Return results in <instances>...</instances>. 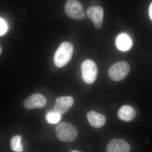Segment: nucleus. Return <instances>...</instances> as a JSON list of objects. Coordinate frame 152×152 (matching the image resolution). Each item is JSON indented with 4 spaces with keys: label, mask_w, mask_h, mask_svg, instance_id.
<instances>
[{
    "label": "nucleus",
    "mask_w": 152,
    "mask_h": 152,
    "mask_svg": "<svg viewBox=\"0 0 152 152\" xmlns=\"http://www.w3.org/2000/svg\"><path fill=\"white\" fill-rule=\"evenodd\" d=\"M74 48L72 44L65 42L60 45L54 56V62L56 66L62 68L69 62L73 53Z\"/></svg>",
    "instance_id": "obj_1"
},
{
    "label": "nucleus",
    "mask_w": 152,
    "mask_h": 152,
    "mask_svg": "<svg viewBox=\"0 0 152 152\" xmlns=\"http://www.w3.org/2000/svg\"><path fill=\"white\" fill-rule=\"evenodd\" d=\"M56 132L59 140L64 142L73 141L78 135L77 128L66 122L59 123L56 127Z\"/></svg>",
    "instance_id": "obj_2"
},
{
    "label": "nucleus",
    "mask_w": 152,
    "mask_h": 152,
    "mask_svg": "<svg viewBox=\"0 0 152 152\" xmlns=\"http://www.w3.org/2000/svg\"><path fill=\"white\" fill-rule=\"evenodd\" d=\"M130 71L129 64L124 61L115 63L108 70L110 77L115 81H120L128 76Z\"/></svg>",
    "instance_id": "obj_3"
},
{
    "label": "nucleus",
    "mask_w": 152,
    "mask_h": 152,
    "mask_svg": "<svg viewBox=\"0 0 152 152\" xmlns=\"http://www.w3.org/2000/svg\"><path fill=\"white\" fill-rule=\"evenodd\" d=\"M82 77L87 84H92L95 81L98 75V68L96 63L91 60L83 61L81 65Z\"/></svg>",
    "instance_id": "obj_4"
},
{
    "label": "nucleus",
    "mask_w": 152,
    "mask_h": 152,
    "mask_svg": "<svg viewBox=\"0 0 152 152\" xmlns=\"http://www.w3.org/2000/svg\"><path fill=\"white\" fill-rule=\"evenodd\" d=\"M65 10L68 16L75 20H83L86 17L83 5L77 0L68 1L65 6Z\"/></svg>",
    "instance_id": "obj_5"
},
{
    "label": "nucleus",
    "mask_w": 152,
    "mask_h": 152,
    "mask_svg": "<svg viewBox=\"0 0 152 152\" xmlns=\"http://www.w3.org/2000/svg\"><path fill=\"white\" fill-rule=\"evenodd\" d=\"M46 103V99L44 96L39 94H35L25 100L23 105L27 110H32L42 108Z\"/></svg>",
    "instance_id": "obj_6"
},
{
    "label": "nucleus",
    "mask_w": 152,
    "mask_h": 152,
    "mask_svg": "<svg viewBox=\"0 0 152 152\" xmlns=\"http://www.w3.org/2000/svg\"><path fill=\"white\" fill-rule=\"evenodd\" d=\"M88 18L91 20L95 27L100 28L102 26L104 18L103 9L99 6H92L86 12Z\"/></svg>",
    "instance_id": "obj_7"
},
{
    "label": "nucleus",
    "mask_w": 152,
    "mask_h": 152,
    "mask_svg": "<svg viewBox=\"0 0 152 152\" xmlns=\"http://www.w3.org/2000/svg\"><path fill=\"white\" fill-rule=\"evenodd\" d=\"M74 102L73 98L71 96L58 97L56 99L54 110L62 115L70 110Z\"/></svg>",
    "instance_id": "obj_8"
},
{
    "label": "nucleus",
    "mask_w": 152,
    "mask_h": 152,
    "mask_svg": "<svg viewBox=\"0 0 152 152\" xmlns=\"http://www.w3.org/2000/svg\"><path fill=\"white\" fill-rule=\"evenodd\" d=\"M131 150L129 144L122 139L112 140L107 147V152H130Z\"/></svg>",
    "instance_id": "obj_9"
},
{
    "label": "nucleus",
    "mask_w": 152,
    "mask_h": 152,
    "mask_svg": "<svg viewBox=\"0 0 152 152\" xmlns=\"http://www.w3.org/2000/svg\"><path fill=\"white\" fill-rule=\"evenodd\" d=\"M87 116L89 122L93 127L97 129L100 128L106 124L105 116L94 111H91L88 113Z\"/></svg>",
    "instance_id": "obj_10"
},
{
    "label": "nucleus",
    "mask_w": 152,
    "mask_h": 152,
    "mask_svg": "<svg viewBox=\"0 0 152 152\" xmlns=\"http://www.w3.org/2000/svg\"><path fill=\"white\" fill-rule=\"evenodd\" d=\"M135 110L133 107L128 105H125L121 107L118 111L119 118L124 121L129 122L134 119L136 116Z\"/></svg>",
    "instance_id": "obj_11"
},
{
    "label": "nucleus",
    "mask_w": 152,
    "mask_h": 152,
    "mask_svg": "<svg viewBox=\"0 0 152 152\" xmlns=\"http://www.w3.org/2000/svg\"><path fill=\"white\" fill-rule=\"evenodd\" d=\"M116 43L117 48L120 50L126 51L132 48V39L127 34H120L117 38Z\"/></svg>",
    "instance_id": "obj_12"
},
{
    "label": "nucleus",
    "mask_w": 152,
    "mask_h": 152,
    "mask_svg": "<svg viewBox=\"0 0 152 152\" xmlns=\"http://www.w3.org/2000/svg\"><path fill=\"white\" fill-rule=\"evenodd\" d=\"M22 137L20 135L13 136L11 140V148L15 152H23V148L21 144Z\"/></svg>",
    "instance_id": "obj_13"
},
{
    "label": "nucleus",
    "mask_w": 152,
    "mask_h": 152,
    "mask_svg": "<svg viewBox=\"0 0 152 152\" xmlns=\"http://www.w3.org/2000/svg\"><path fill=\"white\" fill-rule=\"evenodd\" d=\"M61 118V115L54 110L48 112L46 115L47 121L50 124H56L59 123Z\"/></svg>",
    "instance_id": "obj_14"
},
{
    "label": "nucleus",
    "mask_w": 152,
    "mask_h": 152,
    "mask_svg": "<svg viewBox=\"0 0 152 152\" xmlns=\"http://www.w3.org/2000/svg\"><path fill=\"white\" fill-rule=\"evenodd\" d=\"M7 30V23L3 19L0 18V36L4 34Z\"/></svg>",
    "instance_id": "obj_15"
},
{
    "label": "nucleus",
    "mask_w": 152,
    "mask_h": 152,
    "mask_svg": "<svg viewBox=\"0 0 152 152\" xmlns=\"http://www.w3.org/2000/svg\"><path fill=\"white\" fill-rule=\"evenodd\" d=\"M149 15L151 20L152 21V2L151 3V4L149 7Z\"/></svg>",
    "instance_id": "obj_16"
},
{
    "label": "nucleus",
    "mask_w": 152,
    "mask_h": 152,
    "mask_svg": "<svg viewBox=\"0 0 152 152\" xmlns=\"http://www.w3.org/2000/svg\"><path fill=\"white\" fill-rule=\"evenodd\" d=\"M71 152H80L78 151H76V150H75V151H71Z\"/></svg>",
    "instance_id": "obj_17"
},
{
    "label": "nucleus",
    "mask_w": 152,
    "mask_h": 152,
    "mask_svg": "<svg viewBox=\"0 0 152 152\" xmlns=\"http://www.w3.org/2000/svg\"><path fill=\"white\" fill-rule=\"evenodd\" d=\"M1 47H0V54H1Z\"/></svg>",
    "instance_id": "obj_18"
}]
</instances>
